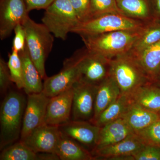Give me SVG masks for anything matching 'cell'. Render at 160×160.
Segmentation results:
<instances>
[{"label": "cell", "mask_w": 160, "mask_h": 160, "mask_svg": "<svg viewBox=\"0 0 160 160\" xmlns=\"http://www.w3.org/2000/svg\"><path fill=\"white\" fill-rule=\"evenodd\" d=\"M26 103L24 95L15 91L9 92L3 100L0 111L1 151L20 140Z\"/></svg>", "instance_id": "cell-1"}, {"label": "cell", "mask_w": 160, "mask_h": 160, "mask_svg": "<svg viewBox=\"0 0 160 160\" xmlns=\"http://www.w3.org/2000/svg\"><path fill=\"white\" fill-rule=\"evenodd\" d=\"M146 27L140 30H118L81 37L88 51L111 59L129 52Z\"/></svg>", "instance_id": "cell-2"}, {"label": "cell", "mask_w": 160, "mask_h": 160, "mask_svg": "<svg viewBox=\"0 0 160 160\" xmlns=\"http://www.w3.org/2000/svg\"><path fill=\"white\" fill-rule=\"evenodd\" d=\"M22 25L26 37V46L29 56L42 79L47 78L45 69L46 59L52 49L54 36L44 24L27 17Z\"/></svg>", "instance_id": "cell-3"}, {"label": "cell", "mask_w": 160, "mask_h": 160, "mask_svg": "<svg viewBox=\"0 0 160 160\" xmlns=\"http://www.w3.org/2000/svg\"><path fill=\"white\" fill-rule=\"evenodd\" d=\"M110 76L117 84L121 94L129 97L139 87L152 82L129 52L110 59Z\"/></svg>", "instance_id": "cell-4"}, {"label": "cell", "mask_w": 160, "mask_h": 160, "mask_svg": "<svg viewBox=\"0 0 160 160\" xmlns=\"http://www.w3.org/2000/svg\"><path fill=\"white\" fill-rule=\"evenodd\" d=\"M149 22L122 13H108L80 22L71 32L80 36H90L118 30H140L146 28Z\"/></svg>", "instance_id": "cell-5"}, {"label": "cell", "mask_w": 160, "mask_h": 160, "mask_svg": "<svg viewBox=\"0 0 160 160\" xmlns=\"http://www.w3.org/2000/svg\"><path fill=\"white\" fill-rule=\"evenodd\" d=\"M42 21L54 37L64 41L80 22L69 0H54L45 9Z\"/></svg>", "instance_id": "cell-6"}, {"label": "cell", "mask_w": 160, "mask_h": 160, "mask_svg": "<svg viewBox=\"0 0 160 160\" xmlns=\"http://www.w3.org/2000/svg\"><path fill=\"white\" fill-rule=\"evenodd\" d=\"M81 49L64 61L62 69L57 74L46 78L43 83L42 92L51 98L71 88L80 79L79 60Z\"/></svg>", "instance_id": "cell-7"}, {"label": "cell", "mask_w": 160, "mask_h": 160, "mask_svg": "<svg viewBox=\"0 0 160 160\" xmlns=\"http://www.w3.org/2000/svg\"><path fill=\"white\" fill-rule=\"evenodd\" d=\"M110 61L103 56L88 51L86 47L81 49L79 81L94 86L99 85L110 76Z\"/></svg>", "instance_id": "cell-8"}, {"label": "cell", "mask_w": 160, "mask_h": 160, "mask_svg": "<svg viewBox=\"0 0 160 160\" xmlns=\"http://www.w3.org/2000/svg\"><path fill=\"white\" fill-rule=\"evenodd\" d=\"M73 88L71 120L92 122L94 114L98 86L79 81Z\"/></svg>", "instance_id": "cell-9"}, {"label": "cell", "mask_w": 160, "mask_h": 160, "mask_svg": "<svg viewBox=\"0 0 160 160\" xmlns=\"http://www.w3.org/2000/svg\"><path fill=\"white\" fill-rule=\"evenodd\" d=\"M49 100L50 98L42 92L27 95L20 141H22L36 128L45 124L46 109Z\"/></svg>", "instance_id": "cell-10"}, {"label": "cell", "mask_w": 160, "mask_h": 160, "mask_svg": "<svg viewBox=\"0 0 160 160\" xmlns=\"http://www.w3.org/2000/svg\"><path fill=\"white\" fill-rule=\"evenodd\" d=\"M24 0L0 1V38L10 36L15 28L29 16Z\"/></svg>", "instance_id": "cell-11"}, {"label": "cell", "mask_w": 160, "mask_h": 160, "mask_svg": "<svg viewBox=\"0 0 160 160\" xmlns=\"http://www.w3.org/2000/svg\"><path fill=\"white\" fill-rule=\"evenodd\" d=\"M146 146L135 132L118 142L92 153L94 160H134L133 155Z\"/></svg>", "instance_id": "cell-12"}, {"label": "cell", "mask_w": 160, "mask_h": 160, "mask_svg": "<svg viewBox=\"0 0 160 160\" xmlns=\"http://www.w3.org/2000/svg\"><path fill=\"white\" fill-rule=\"evenodd\" d=\"M58 127L62 133L77 142L91 153L95 148L101 127L91 122L73 120Z\"/></svg>", "instance_id": "cell-13"}, {"label": "cell", "mask_w": 160, "mask_h": 160, "mask_svg": "<svg viewBox=\"0 0 160 160\" xmlns=\"http://www.w3.org/2000/svg\"><path fill=\"white\" fill-rule=\"evenodd\" d=\"M60 137L58 126L44 124L32 130L21 141L36 153H55Z\"/></svg>", "instance_id": "cell-14"}, {"label": "cell", "mask_w": 160, "mask_h": 160, "mask_svg": "<svg viewBox=\"0 0 160 160\" xmlns=\"http://www.w3.org/2000/svg\"><path fill=\"white\" fill-rule=\"evenodd\" d=\"M72 98V87L50 98L46 109L45 124L59 126L71 120Z\"/></svg>", "instance_id": "cell-15"}, {"label": "cell", "mask_w": 160, "mask_h": 160, "mask_svg": "<svg viewBox=\"0 0 160 160\" xmlns=\"http://www.w3.org/2000/svg\"><path fill=\"white\" fill-rule=\"evenodd\" d=\"M133 132H134L122 118L110 122L101 127L97 144L92 153L118 142Z\"/></svg>", "instance_id": "cell-16"}, {"label": "cell", "mask_w": 160, "mask_h": 160, "mask_svg": "<svg viewBox=\"0 0 160 160\" xmlns=\"http://www.w3.org/2000/svg\"><path fill=\"white\" fill-rule=\"evenodd\" d=\"M121 95L118 86L110 76L98 85L95 102L94 116L91 122L93 123Z\"/></svg>", "instance_id": "cell-17"}, {"label": "cell", "mask_w": 160, "mask_h": 160, "mask_svg": "<svg viewBox=\"0 0 160 160\" xmlns=\"http://www.w3.org/2000/svg\"><path fill=\"white\" fill-rule=\"evenodd\" d=\"M132 103L149 111H160V85L151 82L139 87L129 96Z\"/></svg>", "instance_id": "cell-18"}, {"label": "cell", "mask_w": 160, "mask_h": 160, "mask_svg": "<svg viewBox=\"0 0 160 160\" xmlns=\"http://www.w3.org/2000/svg\"><path fill=\"white\" fill-rule=\"evenodd\" d=\"M19 54L22 65L24 91L27 95L42 92L43 89L42 78L30 58L26 46Z\"/></svg>", "instance_id": "cell-19"}, {"label": "cell", "mask_w": 160, "mask_h": 160, "mask_svg": "<svg viewBox=\"0 0 160 160\" xmlns=\"http://www.w3.org/2000/svg\"><path fill=\"white\" fill-rule=\"evenodd\" d=\"M122 118L125 120L134 132L160 119L158 112L149 111L131 102Z\"/></svg>", "instance_id": "cell-20"}, {"label": "cell", "mask_w": 160, "mask_h": 160, "mask_svg": "<svg viewBox=\"0 0 160 160\" xmlns=\"http://www.w3.org/2000/svg\"><path fill=\"white\" fill-rule=\"evenodd\" d=\"M123 14L135 19L151 22L155 19L151 0H116Z\"/></svg>", "instance_id": "cell-21"}, {"label": "cell", "mask_w": 160, "mask_h": 160, "mask_svg": "<svg viewBox=\"0 0 160 160\" xmlns=\"http://www.w3.org/2000/svg\"><path fill=\"white\" fill-rule=\"evenodd\" d=\"M55 153L61 160H94L90 151L61 132Z\"/></svg>", "instance_id": "cell-22"}, {"label": "cell", "mask_w": 160, "mask_h": 160, "mask_svg": "<svg viewBox=\"0 0 160 160\" xmlns=\"http://www.w3.org/2000/svg\"><path fill=\"white\" fill-rule=\"evenodd\" d=\"M134 58L149 79L155 83L160 70V41L146 49L138 57Z\"/></svg>", "instance_id": "cell-23"}, {"label": "cell", "mask_w": 160, "mask_h": 160, "mask_svg": "<svg viewBox=\"0 0 160 160\" xmlns=\"http://www.w3.org/2000/svg\"><path fill=\"white\" fill-rule=\"evenodd\" d=\"M160 41V19L155 18L149 22L128 52L133 58L138 57L146 49Z\"/></svg>", "instance_id": "cell-24"}, {"label": "cell", "mask_w": 160, "mask_h": 160, "mask_svg": "<svg viewBox=\"0 0 160 160\" xmlns=\"http://www.w3.org/2000/svg\"><path fill=\"white\" fill-rule=\"evenodd\" d=\"M131 103L128 96L121 94L117 99L109 105L100 115L93 124L100 127L122 118Z\"/></svg>", "instance_id": "cell-25"}, {"label": "cell", "mask_w": 160, "mask_h": 160, "mask_svg": "<svg viewBox=\"0 0 160 160\" xmlns=\"http://www.w3.org/2000/svg\"><path fill=\"white\" fill-rule=\"evenodd\" d=\"M2 151L0 160H39L38 153L20 140Z\"/></svg>", "instance_id": "cell-26"}, {"label": "cell", "mask_w": 160, "mask_h": 160, "mask_svg": "<svg viewBox=\"0 0 160 160\" xmlns=\"http://www.w3.org/2000/svg\"><path fill=\"white\" fill-rule=\"evenodd\" d=\"M8 67L10 72L12 82L15 83L18 89H23L22 65L18 52L12 51L9 55Z\"/></svg>", "instance_id": "cell-27"}, {"label": "cell", "mask_w": 160, "mask_h": 160, "mask_svg": "<svg viewBox=\"0 0 160 160\" xmlns=\"http://www.w3.org/2000/svg\"><path fill=\"white\" fill-rule=\"evenodd\" d=\"M90 13V19L108 13L123 14L118 7L116 0H91Z\"/></svg>", "instance_id": "cell-28"}, {"label": "cell", "mask_w": 160, "mask_h": 160, "mask_svg": "<svg viewBox=\"0 0 160 160\" xmlns=\"http://www.w3.org/2000/svg\"><path fill=\"white\" fill-rule=\"evenodd\" d=\"M135 133L145 145L160 147V119Z\"/></svg>", "instance_id": "cell-29"}, {"label": "cell", "mask_w": 160, "mask_h": 160, "mask_svg": "<svg viewBox=\"0 0 160 160\" xmlns=\"http://www.w3.org/2000/svg\"><path fill=\"white\" fill-rule=\"evenodd\" d=\"M73 7L80 22H84L91 18V0H69Z\"/></svg>", "instance_id": "cell-30"}, {"label": "cell", "mask_w": 160, "mask_h": 160, "mask_svg": "<svg viewBox=\"0 0 160 160\" xmlns=\"http://www.w3.org/2000/svg\"><path fill=\"white\" fill-rule=\"evenodd\" d=\"M133 157L134 160H160V147L146 145Z\"/></svg>", "instance_id": "cell-31"}, {"label": "cell", "mask_w": 160, "mask_h": 160, "mask_svg": "<svg viewBox=\"0 0 160 160\" xmlns=\"http://www.w3.org/2000/svg\"><path fill=\"white\" fill-rule=\"evenodd\" d=\"M14 38L12 42V50L20 53L26 46V37L22 25L19 24L14 29Z\"/></svg>", "instance_id": "cell-32"}, {"label": "cell", "mask_w": 160, "mask_h": 160, "mask_svg": "<svg viewBox=\"0 0 160 160\" xmlns=\"http://www.w3.org/2000/svg\"><path fill=\"white\" fill-rule=\"evenodd\" d=\"M12 82L8 63L0 58V89L1 94L6 93Z\"/></svg>", "instance_id": "cell-33"}, {"label": "cell", "mask_w": 160, "mask_h": 160, "mask_svg": "<svg viewBox=\"0 0 160 160\" xmlns=\"http://www.w3.org/2000/svg\"><path fill=\"white\" fill-rule=\"evenodd\" d=\"M28 12L35 9H46L54 0H24Z\"/></svg>", "instance_id": "cell-34"}, {"label": "cell", "mask_w": 160, "mask_h": 160, "mask_svg": "<svg viewBox=\"0 0 160 160\" xmlns=\"http://www.w3.org/2000/svg\"><path fill=\"white\" fill-rule=\"evenodd\" d=\"M151 1L154 17L160 19V0Z\"/></svg>", "instance_id": "cell-35"}, {"label": "cell", "mask_w": 160, "mask_h": 160, "mask_svg": "<svg viewBox=\"0 0 160 160\" xmlns=\"http://www.w3.org/2000/svg\"><path fill=\"white\" fill-rule=\"evenodd\" d=\"M155 83H158V84H160V70L158 74Z\"/></svg>", "instance_id": "cell-36"}, {"label": "cell", "mask_w": 160, "mask_h": 160, "mask_svg": "<svg viewBox=\"0 0 160 160\" xmlns=\"http://www.w3.org/2000/svg\"><path fill=\"white\" fill-rule=\"evenodd\" d=\"M158 113L159 116L160 118V111H159L158 112Z\"/></svg>", "instance_id": "cell-37"}]
</instances>
